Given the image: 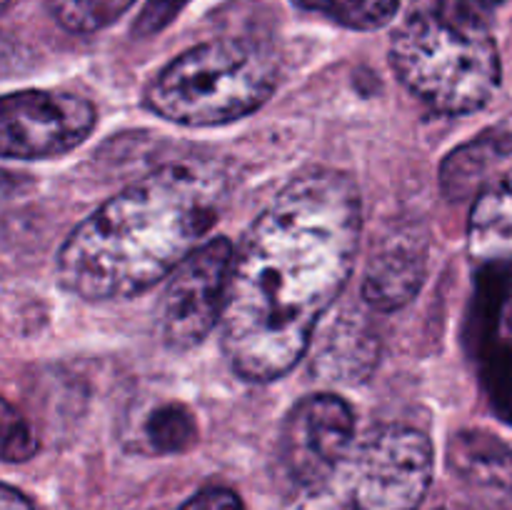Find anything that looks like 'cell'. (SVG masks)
I'll return each mask as SVG.
<instances>
[{"label":"cell","mask_w":512,"mask_h":510,"mask_svg":"<svg viewBox=\"0 0 512 510\" xmlns=\"http://www.w3.org/2000/svg\"><path fill=\"white\" fill-rule=\"evenodd\" d=\"M23 185L25 180L18 178V173H10V170L0 168V203L10 200L13 195H18Z\"/></svg>","instance_id":"obj_22"},{"label":"cell","mask_w":512,"mask_h":510,"mask_svg":"<svg viewBox=\"0 0 512 510\" xmlns=\"http://www.w3.org/2000/svg\"><path fill=\"white\" fill-rule=\"evenodd\" d=\"M380 345L373 330L358 318H348L330 330V338L318 355L320 378L338 383H358L378 365Z\"/></svg>","instance_id":"obj_12"},{"label":"cell","mask_w":512,"mask_h":510,"mask_svg":"<svg viewBox=\"0 0 512 510\" xmlns=\"http://www.w3.org/2000/svg\"><path fill=\"white\" fill-rule=\"evenodd\" d=\"M390 63L415 98L443 115L485 108L500 85L498 48L465 0L413 10L395 30Z\"/></svg>","instance_id":"obj_3"},{"label":"cell","mask_w":512,"mask_h":510,"mask_svg":"<svg viewBox=\"0 0 512 510\" xmlns=\"http://www.w3.org/2000/svg\"><path fill=\"white\" fill-rule=\"evenodd\" d=\"M433 480V445L410 425H380L315 478L293 485L283 510H418Z\"/></svg>","instance_id":"obj_5"},{"label":"cell","mask_w":512,"mask_h":510,"mask_svg":"<svg viewBox=\"0 0 512 510\" xmlns=\"http://www.w3.org/2000/svg\"><path fill=\"white\" fill-rule=\"evenodd\" d=\"M293 3L350 30L385 28L400 8V0H293Z\"/></svg>","instance_id":"obj_15"},{"label":"cell","mask_w":512,"mask_h":510,"mask_svg":"<svg viewBox=\"0 0 512 510\" xmlns=\"http://www.w3.org/2000/svg\"><path fill=\"white\" fill-rule=\"evenodd\" d=\"M178 510H245L243 500L235 490L220 488V485H210L195 493L188 503L180 505Z\"/></svg>","instance_id":"obj_20"},{"label":"cell","mask_w":512,"mask_h":510,"mask_svg":"<svg viewBox=\"0 0 512 510\" xmlns=\"http://www.w3.org/2000/svg\"><path fill=\"white\" fill-rule=\"evenodd\" d=\"M225 198L228 178L218 165H160L70 230L58 250L60 285L90 303L145 293L203 243Z\"/></svg>","instance_id":"obj_2"},{"label":"cell","mask_w":512,"mask_h":510,"mask_svg":"<svg viewBox=\"0 0 512 510\" xmlns=\"http://www.w3.org/2000/svg\"><path fill=\"white\" fill-rule=\"evenodd\" d=\"M450 468L485 490L512 493V448L490 433H460L450 443Z\"/></svg>","instance_id":"obj_11"},{"label":"cell","mask_w":512,"mask_h":510,"mask_svg":"<svg viewBox=\"0 0 512 510\" xmlns=\"http://www.w3.org/2000/svg\"><path fill=\"white\" fill-rule=\"evenodd\" d=\"M40 443L25 415L0 395V460L25 463L38 453Z\"/></svg>","instance_id":"obj_17"},{"label":"cell","mask_w":512,"mask_h":510,"mask_svg":"<svg viewBox=\"0 0 512 510\" xmlns=\"http://www.w3.org/2000/svg\"><path fill=\"white\" fill-rule=\"evenodd\" d=\"M0 510H35L33 503L20 490L0 483Z\"/></svg>","instance_id":"obj_21"},{"label":"cell","mask_w":512,"mask_h":510,"mask_svg":"<svg viewBox=\"0 0 512 510\" xmlns=\"http://www.w3.org/2000/svg\"><path fill=\"white\" fill-rule=\"evenodd\" d=\"M135 0H48L53 18L68 33L88 35L108 28Z\"/></svg>","instance_id":"obj_16"},{"label":"cell","mask_w":512,"mask_h":510,"mask_svg":"<svg viewBox=\"0 0 512 510\" xmlns=\"http://www.w3.org/2000/svg\"><path fill=\"white\" fill-rule=\"evenodd\" d=\"M363 200L350 175L300 173L245 233L220 315L228 365L248 383L295 368L353 273Z\"/></svg>","instance_id":"obj_1"},{"label":"cell","mask_w":512,"mask_h":510,"mask_svg":"<svg viewBox=\"0 0 512 510\" xmlns=\"http://www.w3.org/2000/svg\"><path fill=\"white\" fill-rule=\"evenodd\" d=\"M485 388L500 418L512 423V348H500L485 360Z\"/></svg>","instance_id":"obj_18"},{"label":"cell","mask_w":512,"mask_h":510,"mask_svg":"<svg viewBox=\"0 0 512 510\" xmlns=\"http://www.w3.org/2000/svg\"><path fill=\"white\" fill-rule=\"evenodd\" d=\"M8 3H10V0H0V13H3V10L8 8Z\"/></svg>","instance_id":"obj_24"},{"label":"cell","mask_w":512,"mask_h":510,"mask_svg":"<svg viewBox=\"0 0 512 510\" xmlns=\"http://www.w3.org/2000/svg\"><path fill=\"white\" fill-rule=\"evenodd\" d=\"M512 153V133H483L478 140L460 145L440 165V188L450 200L473 195L485 175Z\"/></svg>","instance_id":"obj_13"},{"label":"cell","mask_w":512,"mask_h":510,"mask_svg":"<svg viewBox=\"0 0 512 510\" xmlns=\"http://www.w3.org/2000/svg\"><path fill=\"white\" fill-rule=\"evenodd\" d=\"M235 248L210 238L185 255L170 273L158 303V335L170 350H190L220 325Z\"/></svg>","instance_id":"obj_6"},{"label":"cell","mask_w":512,"mask_h":510,"mask_svg":"<svg viewBox=\"0 0 512 510\" xmlns=\"http://www.w3.org/2000/svg\"><path fill=\"white\" fill-rule=\"evenodd\" d=\"M468 250L478 263L512 265V175L480 190L470 210Z\"/></svg>","instance_id":"obj_10"},{"label":"cell","mask_w":512,"mask_h":510,"mask_svg":"<svg viewBox=\"0 0 512 510\" xmlns=\"http://www.w3.org/2000/svg\"><path fill=\"white\" fill-rule=\"evenodd\" d=\"M98 123L88 98L60 90H23L0 98V158L45 160L78 148Z\"/></svg>","instance_id":"obj_7"},{"label":"cell","mask_w":512,"mask_h":510,"mask_svg":"<svg viewBox=\"0 0 512 510\" xmlns=\"http://www.w3.org/2000/svg\"><path fill=\"white\" fill-rule=\"evenodd\" d=\"M275 85L278 70L263 48L220 38L170 60L145 88V105L175 125L215 128L263 108Z\"/></svg>","instance_id":"obj_4"},{"label":"cell","mask_w":512,"mask_h":510,"mask_svg":"<svg viewBox=\"0 0 512 510\" xmlns=\"http://www.w3.org/2000/svg\"><path fill=\"white\" fill-rule=\"evenodd\" d=\"M353 443V408L340 395H308L298 400L283 420L280 460L293 485H298L328 470Z\"/></svg>","instance_id":"obj_8"},{"label":"cell","mask_w":512,"mask_h":510,"mask_svg":"<svg viewBox=\"0 0 512 510\" xmlns=\"http://www.w3.org/2000/svg\"><path fill=\"white\" fill-rule=\"evenodd\" d=\"M425 265H428V248H425L423 235H385L365 268V303L378 313H390L408 305L423 288Z\"/></svg>","instance_id":"obj_9"},{"label":"cell","mask_w":512,"mask_h":510,"mask_svg":"<svg viewBox=\"0 0 512 510\" xmlns=\"http://www.w3.org/2000/svg\"><path fill=\"white\" fill-rule=\"evenodd\" d=\"M13 60H15L13 40H8L3 33H0V75L8 73L10 65H13Z\"/></svg>","instance_id":"obj_23"},{"label":"cell","mask_w":512,"mask_h":510,"mask_svg":"<svg viewBox=\"0 0 512 510\" xmlns=\"http://www.w3.org/2000/svg\"><path fill=\"white\" fill-rule=\"evenodd\" d=\"M190 0H148L145 8L140 10L138 20L133 25V33L145 38V35H155L165 28L173 18H178L180 10L188 5Z\"/></svg>","instance_id":"obj_19"},{"label":"cell","mask_w":512,"mask_h":510,"mask_svg":"<svg viewBox=\"0 0 512 510\" xmlns=\"http://www.w3.org/2000/svg\"><path fill=\"white\" fill-rule=\"evenodd\" d=\"M143 438L158 455L185 453L198 440V423L183 403H160L145 418Z\"/></svg>","instance_id":"obj_14"}]
</instances>
